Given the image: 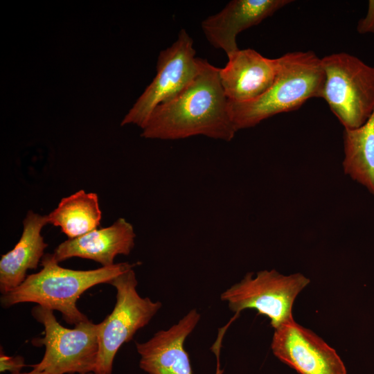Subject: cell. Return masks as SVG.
I'll return each instance as SVG.
<instances>
[{
  "label": "cell",
  "mask_w": 374,
  "mask_h": 374,
  "mask_svg": "<svg viewBox=\"0 0 374 374\" xmlns=\"http://www.w3.org/2000/svg\"><path fill=\"white\" fill-rule=\"evenodd\" d=\"M321 63V98L344 129L361 127L374 112V67L346 53L326 56Z\"/></svg>",
  "instance_id": "277c9868"
},
{
  "label": "cell",
  "mask_w": 374,
  "mask_h": 374,
  "mask_svg": "<svg viewBox=\"0 0 374 374\" xmlns=\"http://www.w3.org/2000/svg\"><path fill=\"white\" fill-rule=\"evenodd\" d=\"M141 129L145 139L178 140L202 135L231 141L238 131L229 112L220 68L201 58L193 80L177 96L158 105Z\"/></svg>",
  "instance_id": "6da1fadb"
},
{
  "label": "cell",
  "mask_w": 374,
  "mask_h": 374,
  "mask_svg": "<svg viewBox=\"0 0 374 374\" xmlns=\"http://www.w3.org/2000/svg\"><path fill=\"white\" fill-rule=\"evenodd\" d=\"M109 284L116 290V302L112 312L98 323V354L93 374H112L119 348L148 325L162 305L160 301L139 294L133 268L116 277Z\"/></svg>",
  "instance_id": "8992f818"
},
{
  "label": "cell",
  "mask_w": 374,
  "mask_h": 374,
  "mask_svg": "<svg viewBox=\"0 0 374 374\" xmlns=\"http://www.w3.org/2000/svg\"><path fill=\"white\" fill-rule=\"evenodd\" d=\"M33 317L44 327L43 338L33 344L45 346L42 360L33 368L51 374H85L94 371L98 354V324L90 320L74 328L62 326L53 311L41 305L31 310Z\"/></svg>",
  "instance_id": "5b68a950"
},
{
  "label": "cell",
  "mask_w": 374,
  "mask_h": 374,
  "mask_svg": "<svg viewBox=\"0 0 374 374\" xmlns=\"http://www.w3.org/2000/svg\"><path fill=\"white\" fill-rule=\"evenodd\" d=\"M276 78L260 97L248 102L228 100L237 131L256 126L276 114L299 108L312 98H321L325 73L321 59L313 52H291L278 57Z\"/></svg>",
  "instance_id": "3957f363"
},
{
  "label": "cell",
  "mask_w": 374,
  "mask_h": 374,
  "mask_svg": "<svg viewBox=\"0 0 374 374\" xmlns=\"http://www.w3.org/2000/svg\"><path fill=\"white\" fill-rule=\"evenodd\" d=\"M85 374H93V373H85Z\"/></svg>",
  "instance_id": "ffe728a7"
},
{
  "label": "cell",
  "mask_w": 374,
  "mask_h": 374,
  "mask_svg": "<svg viewBox=\"0 0 374 374\" xmlns=\"http://www.w3.org/2000/svg\"><path fill=\"white\" fill-rule=\"evenodd\" d=\"M47 217L48 224L60 226L69 239L83 235L100 225L102 213L98 196L95 193L80 190L62 198Z\"/></svg>",
  "instance_id": "2e32d148"
},
{
  "label": "cell",
  "mask_w": 374,
  "mask_h": 374,
  "mask_svg": "<svg viewBox=\"0 0 374 374\" xmlns=\"http://www.w3.org/2000/svg\"><path fill=\"white\" fill-rule=\"evenodd\" d=\"M292 2L290 0H233L219 12L202 22L208 42L224 51L227 57L238 47L236 38L242 31L258 25L277 10Z\"/></svg>",
  "instance_id": "8fae6325"
},
{
  "label": "cell",
  "mask_w": 374,
  "mask_h": 374,
  "mask_svg": "<svg viewBox=\"0 0 374 374\" xmlns=\"http://www.w3.org/2000/svg\"><path fill=\"white\" fill-rule=\"evenodd\" d=\"M200 318L197 310H190L168 329L157 332L147 341L136 342L140 368L148 374H193L184 342Z\"/></svg>",
  "instance_id": "30bf717a"
},
{
  "label": "cell",
  "mask_w": 374,
  "mask_h": 374,
  "mask_svg": "<svg viewBox=\"0 0 374 374\" xmlns=\"http://www.w3.org/2000/svg\"><path fill=\"white\" fill-rule=\"evenodd\" d=\"M310 280L300 273L285 276L275 269L247 273L222 293L220 299L239 315L247 309L267 317L274 328L294 319L292 306L297 295Z\"/></svg>",
  "instance_id": "52a82bcc"
},
{
  "label": "cell",
  "mask_w": 374,
  "mask_h": 374,
  "mask_svg": "<svg viewBox=\"0 0 374 374\" xmlns=\"http://www.w3.org/2000/svg\"><path fill=\"white\" fill-rule=\"evenodd\" d=\"M10 374H51V373L45 372V371H40L35 368H33L32 371L29 372H26V373L18 372V373H10Z\"/></svg>",
  "instance_id": "d6986e66"
},
{
  "label": "cell",
  "mask_w": 374,
  "mask_h": 374,
  "mask_svg": "<svg viewBox=\"0 0 374 374\" xmlns=\"http://www.w3.org/2000/svg\"><path fill=\"white\" fill-rule=\"evenodd\" d=\"M344 173L374 196V112L359 127L344 129Z\"/></svg>",
  "instance_id": "9a60e30c"
},
{
  "label": "cell",
  "mask_w": 374,
  "mask_h": 374,
  "mask_svg": "<svg viewBox=\"0 0 374 374\" xmlns=\"http://www.w3.org/2000/svg\"><path fill=\"white\" fill-rule=\"evenodd\" d=\"M278 58L270 59L251 48L239 49L228 56L220 78L229 101L244 103L266 92L278 70Z\"/></svg>",
  "instance_id": "7c38bea8"
},
{
  "label": "cell",
  "mask_w": 374,
  "mask_h": 374,
  "mask_svg": "<svg viewBox=\"0 0 374 374\" xmlns=\"http://www.w3.org/2000/svg\"><path fill=\"white\" fill-rule=\"evenodd\" d=\"M357 30L361 34L374 33V0L368 1L367 14L359 20Z\"/></svg>",
  "instance_id": "ac0fdd59"
},
{
  "label": "cell",
  "mask_w": 374,
  "mask_h": 374,
  "mask_svg": "<svg viewBox=\"0 0 374 374\" xmlns=\"http://www.w3.org/2000/svg\"><path fill=\"white\" fill-rule=\"evenodd\" d=\"M48 224L47 215L29 211L23 220V232L14 248L0 260V291L5 294L19 286L28 269H35L44 256L48 244L41 234Z\"/></svg>",
  "instance_id": "5bb4252c"
},
{
  "label": "cell",
  "mask_w": 374,
  "mask_h": 374,
  "mask_svg": "<svg viewBox=\"0 0 374 374\" xmlns=\"http://www.w3.org/2000/svg\"><path fill=\"white\" fill-rule=\"evenodd\" d=\"M53 253L42 258V269L28 275L13 290L2 294L1 304L10 308L22 303H35L51 310L59 311L71 325L88 320L77 308V301L87 290L101 283H110L118 276L134 268L136 263H116L91 270H74L59 265Z\"/></svg>",
  "instance_id": "7a4b0ae2"
},
{
  "label": "cell",
  "mask_w": 374,
  "mask_h": 374,
  "mask_svg": "<svg viewBox=\"0 0 374 374\" xmlns=\"http://www.w3.org/2000/svg\"><path fill=\"white\" fill-rule=\"evenodd\" d=\"M274 355L299 374H347L337 352L294 319L274 329Z\"/></svg>",
  "instance_id": "9c48e42d"
},
{
  "label": "cell",
  "mask_w": 374,
  "mask_h": 374,
  "mask_svg": "<svg viewBox=\"0 0 374 374\" xmlns=\"http://www.w3.org/2000/svg\"><path fill=\"white\" fill-rule=\"evenodd\" d=\"M201 58L195 57L193 40L181 29L177 40L159 53L157 74L123 118L121 125H136L141 128L159 105L181 93L195 78Z\"/></svg>",
  "instance_id": "ba28073f"
},
{
  "label": "cell",
  "mask_w": 374,
  "mask_h": 374,
  "mask_svg": "<svg viewBox=\"0 0 374 374\" xmlns=\"http://www.w3.org/2000/svg\"><path fill=\"white\" fill-rule=\"evenodd\" d=\"M135 238L133 226L121 217L108 227L65 240L56 247L53 255L58 262L79 257L94 260L102 267L112 266L116 256L130 253Z\"/></svg>",
  "instance_id": "4fadbf2b"
},
{
  "label": "cell",
  "mask_w": 374,
  "mask_h": 374,
  "mask_svg": "<svg viewBox=\"0 0 374 374\" xmlns=\"http://www.w3.org/2000/svg\"><path fill=\"white\" fill-rule=\"evenodd\" d=\"M26 366L24 358L21 355L14 357L8 356L1 349L0 353V371H9L10 373L21 372Z\"/></svg>",
  "instance_id": "e0dca14e"
}]
</instances>
